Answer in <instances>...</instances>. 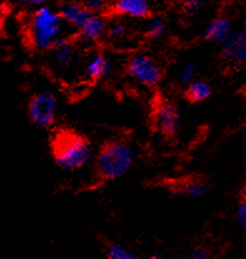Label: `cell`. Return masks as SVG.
I'll return each instance as SVG.
<instances>
[{"mask_svg": "<svg viewBox=\"0 0 246 259\" xmlns=\"http://www.w3.org/2000/svg\"><path fill=\"white\" fill-rule=\"evenodd\" d=\"M65 23L59 12L47 5L30 10L25 25V36L29 47L36 52H47L63 39Z\"/></svg>", "mask_w": 246, "mask_h": 259, "instance_id": "6da1fadb", "label": "cell"}, {"mask_svg": "<svg viewBox=\"0 0 246 259\" xmlns=\"http://www.w3.org/2000/svg\"><path fill=\"white\" fill-rule=\"evenodd\" d=\"M50 147L54 162L64 170H78L92 158V147L89 139L70 129L58 131Z\"/></svg>", "mask_w": 246, "mask_h": 259, "instance_id": "7a4b0ae2", "label": "cell"}, {"mask_svg": "<svg viewBox=\"0 0 246 259\" xmlns=\"http://www.w3.org/2000/svg\"><path fill=\"white\" fill-rule=\"evenodd\" d=\"M135 152L129 143L116 139L105 143L95 157V171L99 179L114 182L123 178L134 164Z\"/></svg>", "mask_w": 246, "mask_h": 259, "instance_id": "3957f363", "label": "cell"}, {"mask_svg": "<svg viewBox=\"0 0 246 259\" xmlns=\"http://www.w3.org/2000/svg\"><path fill=\"white\" fill-rule=\"evenodd\" d=\"M58 105V98L53 92L40 91L29 100L28 117L36 128H50L57 119Z\"/></svg>", "mask_w": 246, "mask_h": 259, "instance_id": "277c9868", "label": "cell"}, {"mask_svg": "<svg viewBox=\"0 0 246 259\" xmlns=\"http://www.w3.org/2000/svg\"><path fill=\"white\" fill-rule=\"evenodd\" d=\"M153 123L155 129L165 138H174L181 124L179 105L168 98H161L154 105Z\"/></svg>", "mask_w": 246, "mask_h": 259, "instance_id": "5b68a950", "label": "cell"}, {"mask_svg": "<svg viewBox=\"0 0 246 259\" xmlns=\"http://www.w3.org/2000/svg\"><path fill=\"white\" fill-rule=\"evenodd\" d=\"M126 71L130 78L144 87H155L163 78V70L159 63L146 54L133 55L128 60Z\"/></svg>", "mask_w": 246, "mask_h": 259, "instance_id": "8992f818", "label": "cell"}, {"mask_svg": "<svg viewBox=\"0 0 246 259\" xmlns=\"http://www.w3.org/2000/svg\"><path fill=\"white\" fill-rule=\"evenodd\" d=\"M223 59L231 63H242L246 60V30H234L231 35L221 44Z\"/></svg>", "mask_w": 246, "mask_h": 259, "instance_id": "52a82bcc", "label": "cell"}, {"mask_svg": "<svg viewBox=\"0 0 246 259\" xmlns=\"http://www.w3.org/2000/svg\"><path fill=\"white\" fill-rule=\"evenodd\" d=\"M110 10L116 15L133 19H149L152 17V5L146 0H118L113 3Z\"/></svg>", "mask_w": 246, "mask_h": 259, "instance_id": "ba28073f", "label": "cell"}, {"mask_svg": "<svg viewBox=\"0 0 246 259\" xmlns=\"http://www.w3.org/2000/svg\"><path fill=\"white\" fill-rule=\"evenodd\" d=\"M58 12H59L62 19L64 20L65 25L68 24V25L73 26L76 30H78V29L89 19L90 15H91V13L86 9L84 3L76 2L63 3L59 7V10H58Z\"/></svg>", "mask_w": 246, "mask_h": 259, "instance_id": "9c48e42d", "label": "cell"}, {"mask_svg": "<svg viewBox=\"0 0 246 259\" xmlns=\"http://www.w3.org/2000/svg\"><path fill=\"white\" fill-rule=\"evenodd\" d=\"M232 24L224 17H216L208 23L204 29V36L208 41L215 44H224L225 40L232 34Z\"/></svg>", "mask_w": 246, "mask_h": 259, "instance_id": "30bf717a", "label": "cell"}, {"mask_svg": "<svg viewBox=\"0 0 246 259\" xmlns=\"http://www.w3.org/2000/svg\"><path fill=\"white\" fill-rule=\"evenodd\" d=\"M107 29L108 25L102 15L91 14L89 17V19L76 31H78L81 39L94 43V41L100 40L103 36L107 35Z\"/></svg>", "mask_w": 246, "mask_h": 259, "instance_id": "8fae6325", "label": "cell"}, {"mask_svg": "<svg viewBox=\"0 0 246 259\" xmlns=\"http://www.w3.org/2000/svg\"><path fill=\"white\" fill-rule=\"evenodd\" d=\"M112 71V60L105 53H96L88 60L85 74L91 80H102Z\"/></svg>", "mask_w": 246, "mask_h": 259, "instance_id": "7c38bea8", "label": "cell"}, {"mask_svg": "<svg viewBox=\"0 0 246 259\" xmlns=\"http://www.w3.org/2000/svg\"><path fill=\"white\" fill-rule=\"evenodd\" d=\"M211 188H213V184L203 178L189 179V181L179 184L178 187L180 194H182L187 199H200V198L205 197Z\"/></svg>", "mask_w": 246, "mask_h": 259, "instance_id": "4fadbf2b", "label": "cell"}, {"mask_svg": "<svg viewBox=\"0 0 246 259\" xmlns=\"http://www.w3.org/2000/svg\"><path fill=\"white\" fill-rule=\"evenodd\" d=\"M213 87L204 79H195L185 89V97L190 103H202L211 97Z\"/></svg>", "mask_w": 246, "mask_h": 259, "instance_id": "5bb4252c", "label": "cell"}, {"mask_svg": "<svg viewBox=\"0 0 246 259\" xmlns=\"http://www.w3.org/2000/svg\"><path fill=\"white\" fill-rule=\"evenodd\" d=\"M54 58V62L60 67H68L71 64L74 60V55H75V49H74L73 44L68 40V39L63 38L53 47L50 50Z\"/></svg>", "mask_w": 246, "mask_h": 259, "instance_id": "9a60e30c", "label": "cell"}, {"mask_svg": "<svg viewBox=\"0 0 246 259\" xmlns=\"http://www.w3.org/2000/svg\"><path fill=\"white\" fill-rule=\"evenodd\" d=\"M166 28V20L163 17H158V15H152L147 19L146 25H145V33L149 38L157 39L163 36L165 34Z\"/></svg>", "mask_w": 246, "mask_h": 259, "instance_id": "2e32d148", "label": "cell"}, {"mask_svg": "<svg viewBox=\"0 0 246 259\" xmlns=\"http://www.w3.org/2000/svg\"><path fill=\"white\" fill-rule=\"evenodd\" d=\"M107 254L109 259H139L130 249L119 243H112L108 245Z\"/></svg>", "mask_w": 246, "mask_h": 259, "instance_id": "e0dca14e", "label": "cell"}, {"mask_svg": "<svg viewBox=\"0 0 246 259\" xmlns=\"http://www.w3.org/2000/svg\"><path fill=\"white\" fill-rule=\"evenodd\" d=\"M235 222L240 231L246 236V193L241 195L235 209Z\"/></svg>", "mask_w": 246, "mask_h": 259, "instance_id": "ac0fdd59", "label": "cell"}, {"mask_svg": "<svg viewBox=\"0 0 246 259\" xmlns=\"http://www.w3.org/2000/svg\"><path fill=\"white\" fill-rule=\"evenodd\" d=\"M195 75H196V65L194 63H186L179 71V81L182 85L187 87L195 80Z\"/></svg>", "mask_w": 246, "mask_h": 259, "instance_id": "d6986e66", "label": "cell"}, {"mask_svg": "<svg viewBox=\"0 0 246 259\" xmlns=\"http://www.w3.org/2000/svg\"><path fill=\"white\" fill-rule=\"evenodd\" d=\"M126 33V26L125 24L121 22H113L112 24L108 25L107 29V35L112 38L113 40H119L123 38Z\"/></svg>", "mask_w": 246, "mask_h": 259, "instance_id": "ffe728a7", "label": "cell"}, {"mask_svg": "<svg viewBox=\"0 0 246 259\" xmlns=\"http://www.w3.org/2000/svg\"><path fill=\"white\" fill-rule=\"evenodd\" d=\"M204 5H205V2H200V0H186L181 3V12L186 15H194L202 12Z\"/></svg>", "mask_w": 246, "mask_h": 259, "instance_id": "44dd1931", "label": "cell"}, {"mask_svg": "<svg viewBox=\"0 0 246 259\" xmlns=\"http://www.w3.org/2000/svg\"><path fill=\"white\" fill-rule=\"evenodd\" d=\"M84 5L86 7V9L89 10L91 14L100 15V13L104 12L107 9V2H102V0H90V2H85Z\"/></svg>", "mask_w": 246, "mask_h": 259, "instance_id": "7402d4cb", "label": "cell"}, {"mask_svg": "<svg viewBox=\"0 0 246 259\" xmlns=\"http://www.w3.org/2000/svg\"><path fill=\"white\" fill-rule=\"evenodd\" d=\"M185 259H209V254L206 250L198 248V249L191 250Z\"/></svg>", "mask_w": 246, "mask_h": 259, "instance_id": "603a6c76", "label": "cell"}, {"mask_svg": "<svg viewBox=\"0 0 246 259\" xmlns=\"http://www.w3.org/2000/svg\"><path fill=\"white\" fill-rule=\"evenodd\" d=\"M150 259H166V257H164L161 253H154V254L150 257Z\"/></svg>", "mask_w": 246, "mask_h": 259, "instance_id": "cb8c5ba5", "label": "cell"}]
</instances>
